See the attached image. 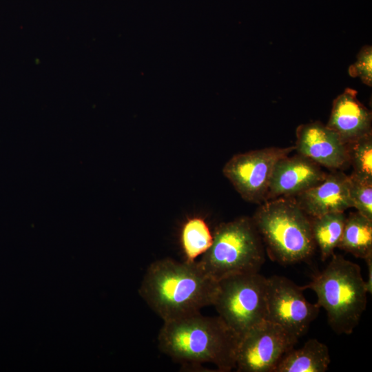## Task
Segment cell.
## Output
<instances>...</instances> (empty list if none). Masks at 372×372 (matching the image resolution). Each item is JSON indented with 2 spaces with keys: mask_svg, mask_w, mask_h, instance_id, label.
<instances>
[{
  "mask_svg": "<svg viewBox=\"0 0 372 372\" xmlns=\"http://www.w3.org/2000/svg\"><path fill=\"white\" fill-rule=\"evenodd\" d=\"M349 161L353 174L372 180V134L360 138L347 145Z\"/></svg>",
  "mask_w": 372,
  "mask_h": 372,
  "instance_id": "18",
  "label": "cell"
},
{
  "mask_svg": "<svg viewBox=\"0 0 372 372\" xmlns=\"http://www.w3.org/2000/svg\"><path fill=\"white\" fill-rule=\"evenodd\" d=\"M346 216L344 212L329 213L311 217V232L322 260L330 258L342 238Z\"/></svg>",
  "mask_w": 372,
  "mask_h": 372,
  "instance_id": "16",
  "label": "cell"
},
{
  "mask_svg": "<svg viewBox=\"0 0 372 372\" xmlns=\"http://www.w3.org/2000/svg\"><path fill=\"white\" fill-rule=\"evenodd\" d=\"M296 196L298 205L310 217L344 212L352 207L349 176L341 171L327 174L322 182Z\"/></svg>",
  "mask_w": 372,
  "mask_h": 372,
  "instance_id": "12",
  "label": "cell"
},
{
  "mask_svg": "<svg viewBox=\"0 0 372 372\" xmlns=\"http://www.w3.org/2000/svg\"><path fill=\"white\" fill-rule=\"evenodd\" d=\"M298 341L280 326L263 320L247 331L238 344V372H275L282 358Z\"/></svg>",
  "mask_w": 372,
  "mask_h": 372,
  "instance_id": "8",
  "label": "cell"
},
{
  "mask_svg": "<svg viewBox=\"0 0 372 372\" xmlns=\"http://www.w3.org/2000/svg\"><path fill=\"white\" fill-rule=\"evenodd\" d=\"M302 287L280 276L267 278L265 320L299 340L317 318L320 307L305 298Z\"/></svg>",
  "mask_w": 372,
  "mask_h": 372,
  "instance_id": "9",
  "label": "cell"
},
{
  "mask_svg": "<svg viewBox=\"0 0 372 372\" xmlns=\"http://www.w3.org/2000/svg\"><path fill=\"white\" fill-rule=\"evenodd\" d=\"M198 263L212 279L258 273L265 261V249L251 218L242 216L220 223L213 242Z\"/></svg>",
  "mask_w": 372,
  "mask_h": 372,
  "instance_id": "5",
  "label": "cell"
},
{
  "mask_svg": "<svg viewBox=\"0 0 372 372\" xmlns=\"http://www.w3.org/2000/svg\"><path fill=\"white\" fill-rule=\"evenodd\" d=\"M240 336L218 316L200 313L165 321L158 335L159 349L184 366L209 363L218 371L236 367Z\"/></svg>",
  "mask_w": 372,
  "mask_h": 372,
  "instance_id": "2",
  "label": "cell"
},
{
  "mask_svg": "<svg viewBox=\"0 0 372 372\" xmlns=\"http://www.w3.org/2000/svg\"><path fill=\"white\" fill-rule=\"evenodd\" d=\"M349 74L352 77L358 76L363 83L372 85V48L364 45L359 51L356 61L349 68Z\"/></svg>",
  "mask_w": 372,
  "mask_h": 372,
  "instance_id": "20",
  "label": "cell"
},
{
  "mask_svg": "<svg viewBox=\"0 0 372 372\" xmlns=\"http://www.w3.org/2000/svg\"><path fill=\"white\" fill-rule=\"evenodd\" d=\"M338 248L363 260L372 256V220L358 211L350 214Z\"/></svg>",
  "mask_w": 372,
  "mask_h": 372,
  "instance_id": "15",
  "label": "cell"
},
{
  "mask_svg": "<svg viewBox=\"0 0 372 372\" xmlns=\"http://www.w3.org/2000/svg\"><path fill=\"white\" fill-rule=\"evenodd\" d=\"M218 282L209 277L198 261L179 262L172 258L149 265L139 294L163 322L200 313L213 305Z\"/></svg>",
  "mask_w": 372,
  "mask_h": 372,
  "instance_id": "1",
  "label": "cell"
},
{
  "mask_svg": "<svg viewBox=\"0 0 372 372\" xmlns=\"http://www.w3.org/2000/svg\"><path fill=\"white\" fill-rule=\"evenodd\" d=\"M327 174L307 157L298 153L285 156L274 167L266 200L296 196L322 182Z\"/></svg>",
  "mask_w": 372,
  "mask_h": 372,
  "instance_id": "11",
  "label": "cell"
},
{
  "mask_svg": "<svg viewBox=\"0 0 372 372\" xmlns=\"http://www.w3.org/2000/svg\"><path fill=\"white\" fill-rule=\"evenodd\" d=\"M317 296V304L327 312L331 328L351 334L358 325L367 302V288L358 265L333 254L325 269L302 287Z\"/></svg>",
  "mask_w": 372,
  "mask_h": 372,
  "instance_id": "4",
  "label": "cell"
},
{
  "mask_svg": "<svg viewBox=\"0 0 372 372\" xmlns=\"http://www.w3.org/2000/svg\"><path fill=\"white\" fill-rule=\"evenodd\" d=\"M330 363L327 346L313 338L300 349H291L282 358L275 372H324Z\"/></svg>",
  "mask_w": 372,
  "mask_h": 372,
  "instance_id": "14",
  "label": "cell"
},
{
  "mask_svg": "<svg viewBox=\"0 0 372 372\" xmlns=\"http://www.w3.org/2000/svg\"><path fill=\"white\" fill-rule=\"evenodd\" d=\"M349 180L352 207L372 220V180L360 178L353 173L349 176Z\"/></svg>",
  "mask_w": 372,
  "mask_h": 372,
  "instance_id": "19",
  "label": "cell"
},
{
  "mask_svg": "<svg viewBox=\"0 0 372 372\" xmlns=\"http://www.w3.org/2000/svg\"><path fill=\"white\" fill-rule=\"evenodd\" d=\"M212 242L213 233L204 218L191 217L182 225L180 242L185 261H196L209 249Z\"/></svg>",
  "mask_w": 372,
  "mask_h": 372,
  "instance_id": "17",
  "label": "cell"
},
{
  "mask_svg": "<svg viewBox=\"0 0 372 372\" xmlns=\"http://www.w3.org/2000/svg\"><path fill=\"white\" fill-rule=\"evenodd\" d=\"M295 146L270 147L234 155L224 165L223 173L246 201L266 200L274 167Z\"/></svg>",
  "mask_w": 372,
  "mask_h": 372,
  "instance_id": "7",
  "label": "cell"
},
{
  "mask_svg": "<svg viewBox=\"0 0 372 372\" xmlns=\"http://www.w3.org/2000/svg\"><path fill=\"white\" fill-rule=\"evenodd\" d=\"M251 219L271 260L290 265L307 260L314 253L311 217L295 198L266 200Z\"/></svg>",
  "mask_w": 372,
  "mask_h": 372,
  "instance_id": "3",
  "label": "cell"
},
{
  "mask_svg": "<svg viewBox=\"0 0 372 372\" xmlns=\"http://www.w3.org/2000/svg\"><path fill=\"white\" fill-rule=\"evenodd\" d=\"M267 287V278L259 272L236 274L218 282L213 306L240 338L265 320Z\"/></svg>",
  "mask_w": 372,
  "mask_h": 372,
  "instance_id": "6",
  "label": "cell"
},
{
  "mask_svg": "<svg viewBox=\"0 0 372 372\" xmlns=\"http://www.w3.org/2000/svg\"><path fill=\"white\" fill-rule=\"evenodd\" d=\"M371 124V110L358 99L356 90L346 88L334 99L326 125L347 145L372 134Z\"/></svg>",
  "mask_w": 372,
  "mask_h": 372,
  "instance_id": "13",
  "label": "cell"
},
{
  "mask_svg": "<svg viewBox=\"0 0 372 372\" xmlns=\"http://www.w3.org/2000/svg\"><path fill=\"white\" fill-rule=\"evenodd\" d=\"M366 262L368 269V279L366 281L368 293L372 292V256H370L364 260Z\"/></svg>",
  "mask_w": 372,
  "mask_h": 372,
  "instance_id": "21",
  "label": "cell"
},
{
  "mask_svg": "<svg viewBox=\"0 0 372 372\" xmlns=\"http://www.w3.org/2000/svg\"><path fill=\"white\" fill-rule=\"evenodd\" d=\"M295 150L320 166L336 170L349 163L347 145L339 136L320 121L299 125Z\"/></svg>",
  "mask_w": 372,
  "mask_h": 372,
  "instance_id": "10",
  "label": "cell"
}]
</instances>
